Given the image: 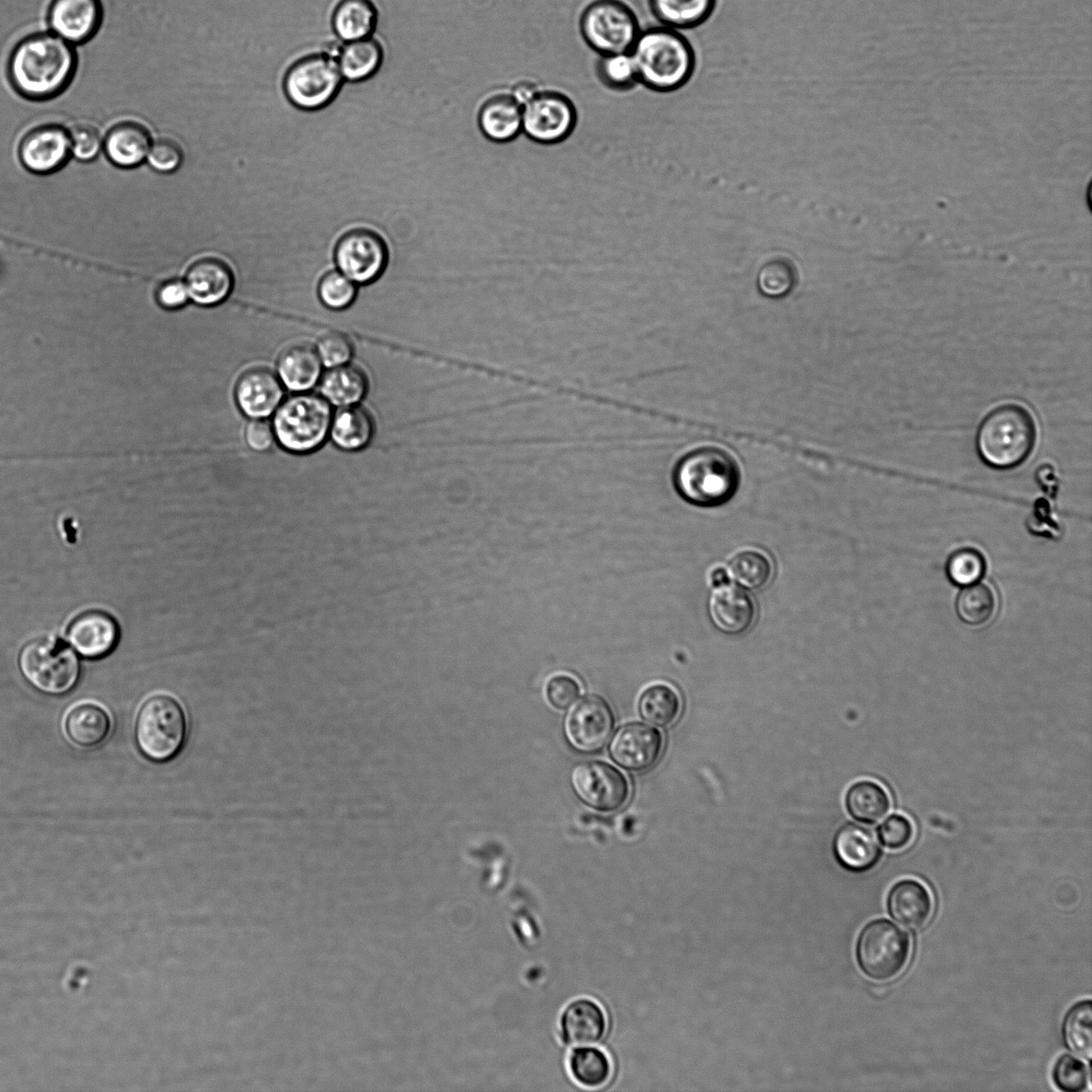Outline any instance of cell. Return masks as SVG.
<instances>
[{
  "mask_svg": "<svg viewBox=\"0 0 1092 1092\" xmlns=\"http://www.w3.org/2000/svg\"><path fill=\"white\" fill-rule=\"evenodd\" d=\"M1037 441V425L1030 412L1014 403L1002 404L987 413L976 433V450L986 466L1013 469L1031 454Z\"/></svg>",
  "mask_w": 1092,
  "mask_h": 1092,
  "instance_id": "277c9868",
  "label": "cell"
},
{
  "mask_svg": "<svg viewBox=\"0 0 1092 1092\" xmlns=\"http://www.w3.org/2000/svg\"><path fill=\"white\" fill-rule=\"evenodd\" d=\"M478 124L488 140L496 143L510 142L521 132V105L511 94L493 96L481 106Z\"/></svg>",
  "mask_w": 1092,
  "mask_h": 1092,
  "instance_id": "603a6c76",
  "label": "cell"
},
{
  "mask_svg": "<svg viewBox=\"0 0 1092 1092\" xmlns=\"http://www.w3.org/2000/svg\"><path fill=\"white\" fill-rule=\"evenodd\" d=\"M598 71L604 83L614 89H628L638 82L633 59L628 52L604 54Z\"/></svg>",
  "mask_w": 1092,
  "mask_h": 1092,
  "instance_id": "7bdbcfd3",
  "label": "cell"
},
{
  "mask_svg": "<svg viewBox=\"0 0 1092 1092\" xmlns=\"http://www.w3.org/2000/svg\"><path fill=\"white\" fill-rule=\"evenodd\" d=\"M846 807L856 820L872 824L881 820L890 807L885 789L872 781L854 783L847 791Z\"/></svg>",
  "mask_w": 1092,
  "mask_h": 1092,
  "instance_id": "836d02e7",
  "label": "cell"
},
{
  "mask_svg": "<svg viewBox=\"0 0 1092 1092\" xmlns=\"http://www.w3.org/2000/svg\"><path fill=\"white\" fill-rule=\"evenodd\" d=\"M187 737V713L176 697L155 693L141 704L134 722V740L145 758L159 764L174 759Z\"/></svg>",
  "mask_w": 1092,
  "mask_h": 1092,
  "instance_id": "5b68a950",
  "label": "cell"
},
{
  "mask_svg": "<svg viewBox=\"0 0 1092 1092\" xmlns=\"http://www.w3.org/2000/svg\"><path fill=\"white\" fill-rule=\"evenodd\" d=\"M878 838L883 846L899 850L910 844L913 838V824L903 815H889L878 828Z\"/></svg>",
  "mask_w": 1092,
  "mask_h": 1092,
  "instance_id": "c3c4849f",
  "label": "cell"
},
{
  "mask_svg": "<svg viewBox=\"0 0 1092 1092\" xmlns=\"http://www.w3.org/2000/svg\"><path fill=\"white\" fill-rule=\"evenodd\" d=\"M708 611L712 624L726 635L746 631L756 617L753 597L736 585L717 588L709 599Z\"/></svg>",
  "mask_w": 1092,
  "mask_h": 1092,
  "instance_id": "44dd1931",
  "label": "cell"
},
{
  "mask_svg": "<svg viewBox=\"0 0 1092 1092\" xmlns=\"http://www.w3.org/2000/svg\"><path fill=\"white\" fill-rule=\"evenodd\" d=\"M71 154L80 161L94 160L99 154L102 140L99 130L91 124H78L69 131Z\"/></svg>",
  "mask_w": 1092,
  "mask_h": 1092,
  "instance_id": "7dc6e473",
  "label": "cell"
},
{
  "mask_svg": "<svg viewBox=\"0 0 1092 1092\" xmlns=\"http://www.w3.org/2000/svg\"><path fill=\"white\" fill-rule=\"evenodd\" d=\"M77 55L69 43L57 34L41 32L21 39L13 49L9 79L21 96L46 100L60 95L70 83Z\"/></svg>",
  "mask_w": 1092,
  "mask_h": 1092,
  "instance_id": "6da1fadb",
  "label": "cell"
},
{
  "mask_svg": "<svg viewBox=\"0 0 1092 1092\" xmlns=\"http://www.w3.org/2000/svg\"><path fill=\"white\" fill-rule=\"evenodd\" d=\"M23 678L36 691L51 696L70 692L80 678L76 653L62 641L36 638L27 642L18 656Z\"/></svg>",
  "mask_w": 1092,
  "mask_h": 1092,
  "instance_id": "52a82bcc",
  "label": "cell"
},
{
  "mask_svg": "<svg viewBox=\"0 0 1092 1092\" xmlns=\"http://www.w3.org/2000/svg\"><path fill=\"white\" fill-rule=\"evenodd\" d=\"M1053 1080L1062 1091H1082L1089 1081V1071L1078 1058L1072 1055H1062L1054 1066Z\"/></svg>",
  "mask_w": 1092,
  "mask_h": 1092,
  "instance_id": "ee69618b",
  "label": "cell"
},
{
  "mask_svg": "<svg viewBox=\"0 0 1092 1092\" xmlns=\"http://www.w3.org/2000/svg\"><path fill=\"white\" fill-rule=\"evenodd\" d=\"M342 76L330 54H311L293 63L284 77L283 87L296 108L312 111L326 107L337 96Z\"/></svg>",
  "mask_w": 1092,
  "mask_h": 1092,
  "instance_id": "9c48e42d",
  "label": "cell"
},
{
  "mask_svg": "<svg viewBox=\"0 0 1092 1092\" xmlns=\"http://www.w3.org/2000/svg\"><path fill=\"white\" fill-rule=\"evenodd\" d=\"M615 717L610 703L599 695L581 698L568 712L564 732L569 743L582 752L600 749L610 738Z\"/></svg>",
  "mask_w": 1092,
  "mask_h": 1092,
  "instance_id": "5bb4252c",
  "label": "cell"
},
{
  "mask_svg": "<svg viewBox=\"0 0 1092 1092\" xmlns=\"http://www.w3.org/2000/svg\"><path fill=\"white\" fill-rule=\"evenodd\" d=\"M63 730L66 738L76 746L94 749L110 736L112 719L101 705L82 702L67 710L63 719Z\"/></svg>",
  "mask_w": 1092,
  "mask_h": 1092,
  "instance_id": "7402d4cb",
  "label": "cell"
},
{
  "mask_svg": "<svg viewBox=\"0 0 1092 1092\" xmlns=\"http://www.w3.org/2000/svg\"><path fill=\"white\" fill-rule=\"evenodd\" d=\"M571 783L578 798L600 813L621 809L630 797L627 777L605 760L581 761L572 769Z\"/></svg>",
  "mask_w": 1092,
  "mask_h": 1092,
  "instance_id": "8fae6325",
  "label": "cell"
},
{
  "mask_svg": "<svg viewBox=\"0 0 1092 1092\" xmlns=\"http://www.w3.org/2000/svg\"><path fill=\"white\" fill-rule=\"evenodd\" d=\"M797 282L798 273L794 264L784 257H774L766 261L757 276L759 291L773 299L788 295L794 289Z\"/></svg>",
  "mask_w": 1092,
  "mask_h": 1092,
  "instance_id": "ab89813d",
  "label": "cell"
},
{
  "mask_svg": "<svg viewBox=\"0 0 1092 1092\" xmlns=\"http://www.w3.org/2000/svg\"><path fill=\"white\" fill-rule=\"evenodd\" d=\"M378 18L371 0H340L333 11L332 27L341 41L352 42L370 37Z\"/></svg>",
  "mask_w": 1092,
  "mask_h": 1092,
  "instance_id": "f1b7e54d",
  "label": "cell"
},
{
  "mask_svg": "<svg viewBox=\"0 0 1092 1092\" xmlns=\"http://www.w3.org/2000/svg\"><path fill=\"white\" fill-rule=\"evenodd\" d=\"M240 411L252 419L271 416L283 402V384L273 372L255 368L244 372L235 388Z\"/></svg>",
  "mask_w": 1092,
  "mask_h": 1092,
  "instance_id": "d6986e66",
  "label": "cell"
},
{
  "mask_svg": "<svg viewBox=\"0 0 1092 1092\" xmlns=\"http://www.w3.org/2000/svg\"><path fill=\"white\" fill-rule=\"evenodd\" d=\"M834 851L839 863L849 870L864 871L873 867L880 856V846L866 828L850 823L835 836Z\"/></svg>",
  "mask_w": 1092,
  "mask_h": 1092,
  "instance_id": "4316f807",
  "label": "cell"
},
{
  "mask_svg": "<svg viewBox=\"0 0 1092 1092\" xmlns=\"http://www.w3.org/2000/svg\"><path fill=\"white\" fill-rule=\"evenodd\" d=\"M889 915L900 925L920 929L930 919L933 904L929 890L918 881L906 879L896 883L887 897Z\"/></svg>",
  "mask_w": 1092,
  "mask_h": 1092,
  "instance_id": "cb8c5ba5",
  "label": "cell"
},
{
  "mask_svg": "<svg viewBox=\"0 0 1092 1092\" xmlns=\"http://www.w3.org/2000/svg\"><path fill=\"white\" fill-rule=\"evenodd\" d=\"M102 15L100 0H52L48 9V22L63 39L81 44L96 34Z\"/></svg>",
  "mask_w": 1092,
  "mask_h": 1092,
  "instance_id": "ac0fdd59",
  "label": "cell"
},
{
  "mask_svg": "<svg viewBox=\"0 0 1092 1092\" xmlns=\"http://www.w3.org/2000/svg\"><path fill=\"white\" fill-rule=\"evenodd\" d=\"M954 607L958 617L964 624L980 626L993 617L996 597L987 584L977 582L960 591Z\"/></svg>",
  "mask_w": 1092,
  "mask_h": 1092,
  "instance_id": "74e56055",
  "label": "cell"
},
{
  "mask_svg": "<svg viewBox=\"0 0 1092 1092\" xmlns=\"http://www.w3.org/2000/svg\"><path fill=\"white\" fill-rule=\"evenodd\" d=\"M277 376L291 391L305 392L322 376V363L312 348L296 344L286 349L277 360Z\"/></svg>",
  "mask_w": 1092,
  "mask_h": 1092,
  "instance_id": "83f0119b",
  "label": "cell"
},
{
  "mask_svg": "<svg viewBox=\"0 0 1092 1092\" xmlns=\"http://www.w3.org/2000/svg\"><path fill=\"white\" fill-rule=\"evenodd\" d=\"M316 352L322 365L334 368L349 363L353 355V344L346 336L331 333L318 340Z\"/></svg>",
  "mask_w": 1092,
  "mask_h": 1092,
  "instance_id": "bcb514c9",
  "label": "cell"
},
{
  "mask_svg": "<svg viewBox=\"0 0 1092 1092\" xmlns=\"http://www.w3.org/2000/svg\"><path fill=\"white\" fill-rule=\"evenodd\" d=\"M383 61V49L373 37L346 42L337 51L339 71L348 81L359 82L372 77Z\"/></svg>",
  "mask_w": 1092,
  "mask_h": 1092,
  "instance_id": "1f68e13d",
  "label": "cell"
},
{
  "mask_svg": "<svg viewBox=\"0 0 1092 1092\" xmlns=\"http://www.w3.org/2000/svg\"><path fill=\"white\" fill-rule=\"evenodd\" d=\"M521 108V131L536 143H559L576 125L575 106L567 96L556 91H537Z\"/></svg>",
  "mask_w": 1092,
  "mask_h": 1092,
  "instance_id": "7c38bea8",
  "label": "cell"
},
{
  "mask_svg": "<svg viewBox=\"0 0 1092 1092\" xmlns=\"http://www.w3.org/2000/svg\"><path fill=\"white\" fill-rule=\"evenodd\" d=\"M741 472L735 457L718 446H702L685 453L673 470L677 494L700 508L728 502L740 486Z\"/></svg>",
  "mask_w": 1092,
  "mask_h": 1092,
  "instance_id": "3957f363",
  "label": "cell"
},
{
  "mask_svg": "<svg viewBox=\"0 0 1092 1092\" xmlns=\"http://www.w3.org/2000/svg\"><path fill=\"white\" fill-rule=\"evenodd\" d=\"M121 630L112 615L103 611H86L76 616L67 628L71 648L86 659L97 660L117 646Z\"/></svg>",
  "mask_w": 1092,
  "mask_h": 1092,
  "instance_id": "e0dca14e",
  "label": "cell"
},
{
  "mask_svg": "<svg viewBox=\"0 0 1092 1092\" xmlns=\"http://www.w3.org/2000/svg\"><path fill=\"white\" fill-rule=\"evenodd\" d=\"M374 432L370 414L363 407H341L333 415L330 435L333 443L346 451H358L369 445Z\"/></svg>",
  "mask_w": 1092,
  "mask_h": 1092,
  "instance_id": "4dcf8cb0",
  "label": "cell"
},
{
  "mask_svg": "<svg viewBox=\"0 0 1092 1092\" xmlns=\"http://www.w3.org/2000/svg\"><path fill=\"white\" fill-rule=\"evenodd\" d=\"M151 145L149 131L136 122H122L114 125L105 139V151L116 166L135 167L147 157Z\"/></svg>",
  "mask_w": 1092,
  "mask_h": 1092,
  "instance_id": "484cf974",
  "label": "cell"
},
{
  "mask_svg": "<svg viewBox=\"0 0 1092 1092\" xmlns=\"http://www.w3.org/2000/svg\"><path fill=\"white\" fill-rule=\"evenodd\" d=\"M387 260L388 251L384 240L369 229L348 231L335 247L338 271L357 284H369L379 278Z\"/></svg>",
  "mask_w": 1092,
  "mask_h": 1092,
  "instance_id": "4fadbf2b",
  "label": "cell"
},
{
  "mask_svg": "<svg viewBox=\"0 0 1092 1092\" xmlns=\"http://www.w3.org/2000/svg\"><path fill=\"white\" fill-rule=\"evenodd\" d=\"M717 0H649L655 17L662 26L689 30L701 26L712 14Z\"/></svg>",
  "mask_w": 1092,
  "mask_h": 1092,
  "instance_id": "d6a6232c",
  "label": "cell"
},
{
  "mask_svg": "<svg viewBox=\"0 0 1092 1092\" xmlns=\"http://www.w3.org/2000/svg\"><path fill=\"white\" fill-rule=\"evenodd\" d=\"M69 132L59 125H43L29 131L20 142L18 155L22 165L35 174H51L69 159Z\"/></svg>",
  "mask_w": 1092,
  "mask_h": 1092,
  "instance_id": "9a60e30c",
  "label": "cell"
},
{
  "mask_svg": "<svg viewBox=\"0 0 1092 1092\" xmlns=\"http://www.w3.org/2000/svg\"><path fill=\"white\" fill-rule=\"evenodd\" d=\"M147 162L160 173H171L182 162V150L179 144L167 138L156 140L149 147Z\"/></svg>",
  "mask_w": 1092,
  "mask_h": 1092,
  "instance_id": "681fc988",
  "label": "cell"
},
{
  "mask_svg": "<svg viewBox=\"0 0 1092 1092\" xmlns=\"http://www.w3.org/2000/svg\"><path fill=\"white\" fill-rule=\"evenodd\" d=\"M568 1065L574 1079L583 1087H600L611 1076V1062L608 1056L596 1047L574 1049Z\"/></svg>",
  "mask_w": 1092,
  "mask_h": 1092,
  "instance_id": "f35d334b",
  "label": "cell"
},
{
  "mask_svg": "<svg viewBox=\"0 0 1092 1092\" xmlns=\"http://www.w3.org/2000/svg\"><path fill=\"white\" fill-rule=\"evenodd\" d=\"M234 274L223 260L205 257L191 264L184 285L190 299L200 306H215L232 291Z\"/></svg>",
  "mask_w": 1092,
  "mask_h": 1092,
  "instance_id": "ffe728a7",
  "label": "cell"
},
{
  "mask_svg": "<svg viewBox=\"0 0 1092 1092\" xmlns=\"http://www.w3.org/2000/svg\"><path fill=\"white\" fill-rule=\"evenodd\" d=\"M244 437L248 447L259 452L267 451L275 439L272 424L262 419L248 422Z\"/></svg>",
  "mask_w": 1092,
  "mask_h": 1092,
  "instance_id": "816d5d0a",
  "label": "cell"
},
{
  "mask_svg": "<svg viewBox=\"0 0 1092 1092\" xmlns=\"http://www.w3.org/2000/svg\"><path fill=\"white\" fill-rule=\"evenodd\" d=\"M320 390L331 405H356L368 391V379L362 369L347 364L331 368L323 374Z\"/></svg>",
  "mask_w": 1092,
  "mask_h": 1092,
  "instance_id": "f546056e",
  "label": "cell"
},
{
  "mask_svg": "<svg viewBox=\"0 0 1092 1092\" xmlns=\"http://www.w3.org/2000/svg\"><path fill=\"white\" fill-rule=\"evenodd\" d=\"M728 571L720 565L713 566L708 573V582L713 588H721L728 583Z\"/></svg>",
  "mask_w": 1092,
  "mask_h": 1092,
  "instance_id": "f5cc1de1",
  "label": "cell"
},
{
  "mask_svg": "<svg viewBox=\"0 0 1092 1092\" xmlns=\"http://www.w3.org/2000/svg\"><path fill=\"white\" fill-rule=\"evenodd\" d=\"M663 749L662 734L641 722L623 725L612 738L610 754L622 768L641 772L652 768Z\"/></svg>",
  "mask_w": 1092,
  "mask_h": 1092,
  "instance_id": "2e32d148",
  "label": "cell"
},
{
  "mask_svg": "<svg viewBox=\"0 0 1092 1092\" xmlns=\"http://www.w3.org/2000/svg\"><path fill=\"white\" fill-rule=\"evenodd\" d=\"M190 296L184 283L176 279L164 280L156 292L157 303L164 309L174 310L183 307Z\"/></svg>",
  "mask_w": 1092,
  "mask_h": 1092,
  "instance_id": "f907efd6",
  "label": "cell"
},
{
  "mask_svg": "<svg viewBox=\"0 0 1092 1092\" xmlns=\"http://www.w3.org/2000/svg\"><path fill=\"white\" fill-rule=\"evenodd\" d=\"M561 1034L568 1045H589L598 1042L607 1028L606 1015L595 1001L587 998L577 999L564 1010L561 1021Z\"/></svg>",
  "mask_w": 1092,
  "mask_h": 1092,
  "instance_id": "d4e9b609",
  "label": "cell"
},
{
  "mask_svg": "<svg viewBox=\"0 0 1092 1092\" xmlns=\"http://www.w3.org/2000/svg\"><path fill=\"white\" fill-rule=\"evenodd\" d=\"M1065 1046L1075 1055L1090 1061L1092 1056V1001L1081 1000L1065 1014L1062 1025Z\"/></svg>",
  "mask_w": 1092,
  "mask_h": 1092,
  "instance_id": "8d00e7d4",
  "label": "cell"
},
{
  "mask_svg": "<svg viewBox=\"0 0 1092 1092\" xmlns=\"http://www.w3.org/2000/svg\"><path fill=\"white\" fill-rule=\"evenodd\" d=\"M356 292L355 283L339 271L326 273L318 287L322 304L334 310L349 307L355 300Z\"/></svg>",
  "mask_w": 1092,
  "mask_h": 1092,
  "instance_id": "b9f144b4",
  "label": "cell"
},
{
  "mask_svg": "<svg viewBox=\"0 0 1092 1092\" xmlns=\"http://www.w3.org/2000/svg\"><path fill=\"white\" fill-rule=\"evenodd\" d=\"M945 569L952 584L967 587L981 580L986 571V561L978 549L963 547L950 553Z\"/></svg>",
  "mask_w": 1092,
  "mask_h": 1092,
  "instance_id": "60d3db41",
  "label": "cell"
},
{
  "mask_svg": "<svg viewBox=\"0 0 1092 1092\" xmlns=\"http://www.w3.org/2000/svg\"><path fill=\"white\" fill-rule=\"evenodd\" d=\"M579 682L567 674H556L545 685L547 702L557 710L568 709L580 696Z\"/></svg>",
  "mask_w": 1092,
  "mask_h": 1092,
  "instance_id": "f6af8a7d",
  "label": "cell"
},
{
  "mask_svg": "<svg viewBox=\"0 0 1092 1092\" xmlns=\"http://www.w3.org/2000/svg\"><path fill=\"white\" fill-rule=\"evenodd\" d=\"M727 571L742 587L758 590L769 583L773 575V565L762 550L745 548L733 556Z\"/></svg>",
  "mask_w": 1092,
  "mask_h": 1092,
  "instance_id": "d590c367",
  "label": "cell"
},
{
  "mask_svg": "<svg viewBox=\"0 0 1092 1092\" xmlns=\"http://www.w3.org/2000/svg\"><path fill=\"white\" fill-rule=\"evenodd\" d=\"M638 707L645 721L657 726H669L678 718L681 701L669 685L655 684L641 693Z\"/></svg>",
  "mask_w": 1092,
  "mask_h": 1092,
  "instance_id": "e575fe53",
  "label": "cell"
},
{
  "mask_svg": "<svg viewBox=\"0 0 1092 1092\" xmlns=\"http://www.w3.org/2000/svg\"><path fill=\"white\" fill-rule=\"evenodd\" d=\"M580 29L588 45L601 55L628 52L640 28L633 12L617 0H597L583 12Z\"/></svg>",
  "mask_w": 1092,
  "mask_h": 1092,
  "instance_id": "30bf717a",
  "label": "cell"
},
{
  "mask_svg": "<svg viewBox=\"0 0 1092 1092\" xmlns=\"http://www.w3.org/2000/svg\"><path fill=\"white\" fill-rule=\"evenodd\" d=\"M911 951L908 934L887 919L869 922L856 943V959L871 979L885 981L905 967Z\"/></svg>",
  "mask_w": 1092,
  "mask_h": 1092,
  "instance_id": "ba28073f",
  "label": "cell"
},
{
  "mask_svg": "<svg viewBox=\"0 0 1092 1092\" xmlns=\"http://www.w3.org/2000/svg\"><path fill=\"white\" fill-rule=\"evenodd\" d=\"M333 419L331 404L322 396L298 392L283 401L274 413L275 439L287 451L309 453L326 440Z\"/></svg>",
  "mask_w": 1092,
  "mask_h": 1092,
  "instance_id": "8992f818",
  "label": "cell"
},
{
  "mask_svg": "<svg viewBox=\"0 0 1092 1092\" xmlns=\"http://www.w3.org/2000/svg\"><path fill=\"white\" fill-rule=\"evenodd\" d=\"M630 54L638 82L655 92L681 89L695 69V53L689 41L680 31L662 25L640 31Z\"/></svg>",
  "mask_w": 1092,
  "mask_h": 1092,
  "instance_id": "7a4b0ae2",
  "label": "cell"
}]
</instances>
